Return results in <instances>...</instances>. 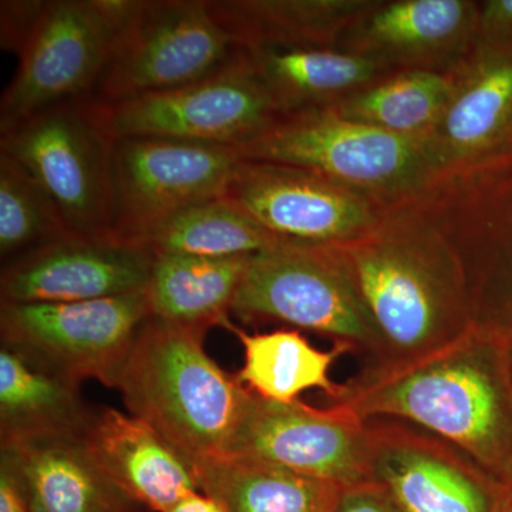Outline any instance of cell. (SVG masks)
Instances as JSON below:
<instances>
[{"instance_id":"obj_10","label":"cell","mask_w":512,"mask_h":512,"mask_svg":"<svg viewBox=\"0 0 512 512\" xmlns=\"http://www.w3.org/2000/svg\"><path fill=\"white\" fill-rule=\"evenodd\" d=\"M148 318L144 292L83 302L0 303V342L74 382L93 379L116 389Z\"/></svg>"},{"instance_id":"obj_4","label":"cell","mask_w":512,"mask_h":512,"mask_svg":"<svg viewBox=\"0 0 512 512\" xmlns=\"http://www.w3.org/2000/svg\"><path fill=\"white\" fill-rule=\"evenodd\" d=\"M238 151L242 160L315 171L387 205L413 197L439 174L427 141L394 136L330 107L281 113Z\"/></svg>"},{"instance_id":"obj_26","label":"cell","mask_w":512,"mask_h":512,"mask_svg":"<svg viewBox=\"0 0 512 512\" xmlns=\"http://www.w3.org/2000/svg\"><path fill=\"white\" fill-rule=\"evenodd\" d=\"M454 83L456 69L399 70L330 109L394 136L427 141L447 109Z\"/></svg>"},{"instance_id":"obj_21","label":"cell","mask_w":512,"mask_h":512,"mask_svg":"<svg viewBox=\"0 0 512 512\" xmlns=\"http://www.w3.org/2000/svg\"><path fill=\"white\" fill-rule=\"evenodd\" d=\"M279 113L335 107L392 70L338 47L244 49Z\"/></svg>"},{"instance_id":"obj_30","label":"cell","mask_w":512,"mask_h":512,"mask_svg":"<svg viewBox=\"0 0 512 512\" xmlns=\"http://www.w3.org/2000/svg\"><path fill=\"white\" fill-rule=\"evenodd\" d=\"M477 40L493 45L512 46V0L480 2Z\"/></svg>"},{"instance_id":"obj_29","label":"cell","mask_w":512,"mask_h":512,"mask_svg":"<svg viewBox=\"0 0 512 512\" xmlns=\"http://www.w3.org/2000/svg\"><path fill=\"white\" fill-rule=\"evenodd\" d=\"M47 2L43 0H3L0 3L2 49L20 55L42 19Z\"/></svg>"},{"instance_id":"obj_22","label":"cell","mask_w":512,"mask_h":512,"mask_svg":"<svg viewBox=\"0 0 512 512\" xmlns=\"http://www.w3.org/2000/svg\"><path fill=\"white\" fill-rule=\"evenodd\" d=\"M373 0H210L242 49L338 47Z\"/></svg>"},{"instance_id":"obj_32","label":"cell","mask_w":512,"mask_h":512,"mask_svg":"<svg viewBox=\"0 0 512 512\" xmlns=\"http://www.w3.org/2000/svg\"><path fill=\"white\" fill-rule=\"evenodd\" d=\"M0 512H33L8 454L0 451Z\"/></svg>"},{"instance_id":"obj_13","label":"cell","mask_w":512,"mask_h":512,"mask_svg":"<svg viewBox=\"0 0 512 512\" xmlns=\"http://www.w3.org/2000/svg\"><path fill=\"white\" fill-rule=\"evenodd\" d=\"M372 483L402 512H500L507 484L453 444L394 419H370Z\"/></svg>"},{"instance_id":"obj_5","label":"cell","mask_w":512,"mask_h":512,"mask_svg":"<svg viewBox=\"0 0 512 512\" xmlns=\"http://www.w3.org/2000/svg\"><path fill=\"white\" fill-rule=\"evenodd\" d=\"M242 50L210 0H137L87 101L111 106L177 89L220 72Z\"/></svg>"},{"instance_id":"obj_23","label":"cell","mask_w":512,"mask_h":512,"mask_svg":"<svg viewBox=\"0 0 512 512\" xmlns=\"http://www.w3.org/2000/svg\"><path fill=\"white\" fill-rule=\"evenodd\" d=\"M252 256L154 255L144 292L151 318L204 333L214 326L228 329L229 313Z\"/></svg>"},{"instance_id":"obj_3","label":"cell","mask_w":512,"mask_h":512,"mask_svg":"<svg viewBox=\"0 0 512 512\" xmlns=\"http://www.w3.org/2000/svg\"><path fill=\"white\" fill-rule=\"evenodd\" d=\"M207 333L148 318L121 369L128 413L188 461L229 453L252 392L205 353Z\"/></svg>"},{"instance_id":"obj_24","label":"cell","mask_w":512,"mask_h":512,"mask_svg":"<svg viewBox=\"0 0 512 512\" xmlns=\"http://www.w3.org/2000/svg\"><path fill=\"white\" fill-rule=\"evenodd\" d=\"M191 466L201 493L227 512H333L345 488L238 454L201 458Z\"/></svg>"},{"instance_id":"obj_8","label":"cell","mask_w":512,"mask_h":512,"mask_svg":"<svg viewBox=\"0 0 512 512\" xmlns=\"http://www.w3.org/2000/svg\"><path fill=\"white\" fill-rule=\"evenodd\" d=\"M93 107L114 140L167 138L235 148L264 133L281 114L245 50L198 82Z\"/></svg>"},{"instance_id":"obj_7","label":"cell","mask_w":512,"mask_h":512,"mask_svg":"<svg viewBox=\"0 0 512 512\" xmlns=\"http://www.w3.org/2000/svg\"><path fill=\"white\" fill-rule=\"evenodd\" d=\"M114 143L87 100L40 111L0 131V154L35 178L74 235L84 238L113 237Z\"/></svg>"},{"instance_id":"obj_18","label":"cell","mask_w":512,"mask_h":512,"mask_svg":"<svg viewBox=\"0 0 512 512\" xmlns=\"http://www.w3.org/2000/svg\"><path fill=\"white\" fill-rule=\"evenodd\" d=\"M84 440L107 476L148 511L168 512L200 491L190 461L138 417L104 407Z\"/></svg>"},{"instance_id":"obj_12","label":"cell","mask_w":512,"mask_h":512,"mask_svg":"<svg viewBox=\"0 0 512 512\" xmlns=\"http://www.w3.org/2000/svg\"><path fill=\"white\" fill-rule=\"evenodd\" d=\"M116 26L101 0H47L0 100V131L72 101L89 100Z\"/></svg>"},{"instance_id":"obj_1","label":"cell","mask_w":512,"mask_h":512,"mask_svg":"<svg viewBox=\"0 0 512 512\" xmlns=\"http://www.w3.org/2000/svg\"><path fill=\"white\" fill-rule=\"evenodd\" d=\"M511 332L476 325L413 359L376 363L336 402L360 419L406 421L512 481Z\"/></svg>"},{"instance_id":"obj_20","label":"cell","mask_w":512,"mask_h":512,"mask_svg":"<svg viewBox=\"0 0 512 512\" xmlns=\"http://www.w3.org/2000/svg\"><path fill=\"white\" fill-rule=\"evenodd\" d=\"M96 413L84 400L80 383L0 343V444L84 437Z\"/></svg>"},{"instance_id":"obj_15","label":"cell","mask_w":512,"mask_h":512,"mask_svg":"<svg viewBox=\"0 0 512 512\" xmlns=\"http://www.w3.org/2000/svg\"><path fill=\"white\" fill-rule=\"evenodd\" d=\"M154 255L114 237H72L2 266L0 303L96 301L146 292Z\"/></svg>"},{"instance_id":"obj_27","label":"cell","mask_w":512,"mask_h":512,"mask_svg":"<svg viewBox=\"0 0 512 512\" xmlns=\"http://www.w3.org/2000/svg\"><path fill=\"white\" fill-rule=\"evenodd\" d=\"M282 244L224 197L178 212L147 239L153 255L235 258L261 254Z\"/></svg>"},{"instance_id":"obj_19","label":"cell","mask_w":512,"mask_h":512,"mask_svg":"<svg viewBox=\"0 0 512 512\" xmlns=\"http://www.w3.org/2000/svg\"><path fill=\"white\" fill-rule=\"evenodd\" d=\"M33 512H146L100 467L84 437H40L0 444Z\"/></svg>"},{"instance_id":"obj_17","label":"cell","mask_w":512,"mask_h":512,"mask_svg":"<svg viewBox=\"0 0 512 512\" xmlns=\"http://www.w3.org/2000/svg\"><path fill=\"white\" fill-rule=\"evenodd\" d=\"M512 141V46L476 42L456 69L447 109L427 138L439 174Z\"/></svg>"},{"instance_id":"obj_14","label":"cell","mask_w":512,"mask_h":512,"mask_svg":"<svg viewBox=\"0 0 512 512\" xmlns=\"http://www.w3.org/2000/svg\"><path fill=\"white\" fill-rule=\"evenodd\" d=\"M228 454L259 458L340 487L372 483L367 421L338 403L316 409L252 393Z\"/></svg>"},{"instance_id":"obj_2","label":"cell","mask_w":512,"mask_h":512,"mask_svg":"<svg viewBox=\"0 0 512 512\" xmlns=\"http://www.w3.org/2000/svg\"><path fill=\"white\" fill-rule=\"evenodd\" d=\"M336 248L379 333L376 363L426 355L476 325L453 249L409 198L365 238Z\"/></svg>"},{"instance_id":"obj_33","label":"cell","mask_w":512,"mask_h":512,"mask_svg":"<svg viewBox=\"0 0 512 512\" xmlns=\"http://www.w3.org/2000/svg\"><path fill=\"white\" fill-rule=\"evenodd\" d=\"M168 512H227L217 500L197 491L183 498Z\"/></svg>"},{"instance_id":"obj_11","label":"cell","mask_w":512,"mask_h":512,"mask_svg":"<svg viewBox=\"0 0 512 512\" xmlns=\"http://www.w3.org/2000/svg\"><path fill=\"white\" fill-rule=\"evenodd\" d=\"M222 197L282 244L311 247L365 238L390 207L315 171L254 160L238 164Z\"/></svg>"},{"instance_id":"obj_16","label":"cell","mask_w":512,"mask_h":512,"mask_svg":"<svg viewBox=\"0 0 512 512\" xmlns=\"http://www.w3.org/2000/svg\"><path fill=\"white\" fill-rule=\"evenodd\" d=\"M478 8L473 0H373L338 49L392 72H451L476 45Z\"/></svg>"},{"instance_id":"obj_9","label":"cell","mask_w":512,"mask_h":512,"mask_svg":"<svg viewBox=\"0 0 512 512\" xmlns=\"http://www.w3.org/2000/svg\"><path fill=\"white\" fill-rule=\"evenodd\" d=\"M241 161L235 147L119 138L114 143L111 235L144 247L178 212L222 197Z\"/></svg>"},{"instance_id":"obj_28","label":"cell","mask_w":512,"mask_h":512,"mask_svg":"<svg viewBox=\"0 0 512 512\" xmlns=\"http://www.w3.org/2000/svg\"><path fill=\"white\" fill-rule=\"evenodd\" d=\"M72 237L77 235L45 188L16 161L0 154L2 266Z\"/></svg>"},{"instance_id":"obj_34","label":"cell","mask_w":512,"mask_h":512,"mask_svg":"<svg viewBox=\"0 0 512 512\" xmlns=\"http://www.w3.org/2000/svg\"><path fill=\"white\" fill-rule=\"evenodd\" d=\"M505 512H512V481L507 484V497L504 504Z\"/></svg>"},{"instance_id":"obj_25","label":"cell","mask_w":512,"mask_h":512,"mask_svg":"<svg viewBox=\"0 0 512 512\" xmlns=\"http://www.w3.org/2000/svg\"><path fill=\"white\" fill-rule=\"evenodd\" d=\"M237 335L244 348L245 362L237 379L261 399L293 403L309 389L328 393L333 402L343 393V384L330 379V367L353 349L335 343L332 350L313 348L299 330L276 329L272 332L248 333L228 328Z\"/></svg>"},{"instance_id":"obj_35","label":"cell","mask_w":512,"mask_h":512,"mask_svg":"<svg viewBox=\"0 0 512 512\" xmlns=\"http://www.w3.org/2000/svg\"><path fill=\"white\" fill-rule=\"evenodd\" d=\"M510 355H511V366H512V332H511V348H510Z\"/></svg>"},{"instance_id":"obj_6","label":"cell","mask_w":512,"mask_h":512,"mask_svg":"<svg viewBox=\"0 0 512 512\" xmlns=\"http://www.w3.org/2000/svg\"><path fill=\"white\" fill-rule=\"evenodd\" d=\"M232 313L244 322L312 330L377 359L382 353L369 309L336 247L279 244L252 256Z\"/></svg>"},{"instance_id":"obj_31","label":"cell","mask_w":512,"mask_h":512,"mask_svg":"<svg viewBox=\"0 0 512 512\" xmlns=\"http://www.w3.org/2000/svg\"><path fill=\"white\" fill-rule=\"evenodd\" d=\"M333 512H402L376 483L345 487Z\"/></svg>"}]
</instances>
